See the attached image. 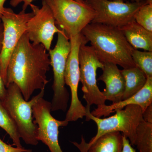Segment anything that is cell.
I'll return each instance as SVG.
<instances>
[{"label": "cell", "mask_w": 152, "mask_h": 152, "mask_svg": "<svg viewBox=\"0 0 152 152\" xmlns=\"http://www.w3.org/2000/svg\"><path fill=\"white\" fill-rule=\"evenodd\" d=\"M131 2H140L144 0H129Z\"/></svg>", "instance_id": "30"}, {"label": "cell", "mask_w": 152, "mask_h": 152, "mask_svg": "<svg viewBox=\"0 0 152 152\" xmlns=\"http://www.w3.org/2000/svg\"><path fill=\"white\" fill-rule=\"evenodd\" d=\"M84 42L80 47L79 53L80 82L83 93V98L86 102V109L90 110L93 104H105V98L99 89L97 81V70L102 69L104 64L101 62L91 46Z\"/></svg>", "instance_id": "7"}, {"label": "cell", "mask_w": 152, "mask_h": 152, "mask_svg": "<svg viewBox=\"0 0 152 152\" xmlns=\"http://www.w3.org/2000/svg\"><path fill=\"white\" fill-rule=\"evenodd\" d=\"M58 34V39L55 48L48 51L50 66L53 72L54 80L52 86L53 96L51 103V111L67 109L69 94L65 86V72L67 61L71 49V43L64 30Z\"/></svg>", "instance_id": "6"}, {"label": "cell", "mask_w": 152, "mask_h": 152, "mask_svg": "<svg viewBox=\"0 0 152 152\" xmlns=\"http://www.w3.org/2000/svg\"><path fill=\"white\" fill-rule=\"evenodd\" d=\"M152 103V77L147 78L146 83L140 91L130 97L112 104L98 106L91 113L97 118L106 117L130 105H136L141 107L142 112Z\"/></svg>", "instance_id": "13"}, {"label": "cell", "mask_w": 152, "mask_h": 152, "mask_svg": "<svg viewBox=\"0 0 152 152\" xmlns=\"http://www.w3.org/2000/svg\"><path fill=\"white\" fill-rule=\"evenodd\" d=\"M81 34L90 42L100 61L110 63L124 69L136 66L132 57L134 49L125 38L121 28L91 23Z\"/></svg>", "instance_id": "2"}, {"label": "cell", "mask_w": 152, "mask_h": 152, "mask_svg": "<svg viewBox=\"0 0 152 152\" xmlns=\"http://www.w3.org/2000/svg\"><path fill=\"white\" fill-rule=\"evenodd\" d=\"M29 6L34 15L28 22L26 34L32 43L42 44L49 51L54 36L61 29L57 27L51 11L45 0L42 1L41 8L32 4Z\"/></svg>", "instance_id": "12"}, {"label": "cell", "mask_w": 152, "mask_h": 152, "mask_svg": "<svg viewBox=\"0 0 152 152\" xmlns=\"http://www.w3.org/2000/svg\"><path fill=\"white\" fill-rule=\"evenodd\" d=\"M34 0H11L10 1V4L13 7H16L19 4L23 2V10L26 11L30 5Z\"/></svg>", "instance_id": "23"}, {"label": "cell", "mask_w": 152, "mask_h": 152, "mask_svg": "<svg viewBox=\"0 0 152 152\" xmlns=\"http://www.w3.org/2000/svg\"><path fill=\"white\" fill-rule=\"evenodd\" d=\"M123 134L120 132L106 133L88 147L87 152H122Z\"/></svg>", "instance_id": "17"}, {"label": "cell", "mask_w": 152, "mask_h": 152, "mask_svg": "<svg viewBox=\"0 0 152 152\" xmlns=\"http://www.w3.org/2000/svg\"><path fill=\"white\" fill-rule=\"evenodd\" d=\"M142 116L144 121L152 124V103L142 112Z\"/></svg>", "instance_id": "24"}, {"label": "cell", "mask_w": 152, "mask_h": 152, "mask_svg": "<svg viewBox=\"0 0 152 152\" xmlns=\"http://www.w3.org/2000/svg\"><path fill=\"white\" fill-rule=\"evenodd\" d=\"M6 92H7V88L0 71V99L2 100L5 96Z\"/></svg>", "instance_id": "26"}, {"label": "cell", "mask_w": 152, "mask_h": 152, "mask_svg": "<svg viewBox=\"0 0 152 152\" xmlns=\"http://www.w3.org/2000/svg\"><path fill=\"white\" fill-rule=\"evenodd\" d=\"M135 21L152 32V5L146 4L140 7L134 17Z\"/></svg>", "instance_id": "21"}, {"label": "cell", "mask_w": 152, "mask_h": 152, "mask_svg": "<svg viewBox=\"0 0 152 152\" xmlns=\"http://www.w3.org/2000/svg\"><path fill=\"white\" fill-rule=\"evenodd\" d=\"M69 39L71 49L67 61L64 76L65 83L69 87L71 94L70 106L64 120L68 123L83 119L86 116V107L79 99L78 88L80 82L79 50L82 44L87 42L81 34L71 37Z\"/></svg>", "instance_id": "10"}, {"label": "cell", "mask_w": 152, "mask_h": 152, "mask_svg": "<svg viewBox=\"0 0 152 152\" xmlns=\"http://www.w3.org/2000/svg\"><path fill=\"white\" fill-rule=\"evenodd\" d=\"M121 28L129 43L135 49L152 51V32L132 21Z\"/></svg>", "instance_id": "15"}, {"label": "cell", "mask_w": 152, "mask_h": 152, "mask_svg": "<svg viewBox=\"0 0 152 152\" xmlns=\"http://www.w3.org/2000/svg\"><path fill=\"white\" fill-rule=\"evenodd\" d=\"M31 150L23 148L13 147L8 145L0 138V152H32Z\"/></svg>", "instance_id": "22"}, {"label": "cell", "mask_w": 152, "mask_h": 152, "mask_svg": "<svg viewBox=\"0 0 152 152\" xmlns=\"http://www.w3.org/2000/svg\"><path fill=\"white\" fill-rule=\"evenodd\" d=\"M123 146L122 152H136L127 138L123 135Z\"/></svg>", "instance_id": "25"}, {"label": "cell", "mask_w": 152, "mask_h": 152, "mask_svg": "<svg viewBox=\"0 0 152 152\" xmlns=\"http://www.w3.org/2000/svg\"><path fill=\"white\" fill-rule=\"evenodd\" d=\"M125 82L124 91L122 100L130 97L142 88L147 81L145 74L137 66L121 70Z\"/></svg>", "instance_id": "16"}, {"label": "cell", "mask_w": 152, "mask_h": 152, "mask_svg": "<svg viewBox=\"0 0 152 152\" xmlns=\"http://www.w3.org/2000/svg\"><path fill=\"white\" fill-rule=\"evenodd\" d=\"M50 66V56L45 47L32 43L25 33L9 60L6 87L15 84L25 100L29 101L36 90L45 89L49 82L46 74Z\"/></svg>", "instance_id": "1"}, {"label": "cell", "mask_w": 152, "mask_h": 152, "mask_svg": "<svg viewBox=\"0 0 152 152\" xmlns=\"http://www.w3.org/2000/svg\"><path fill=\"white\" fill-rule=\"evenodd\" d=\"M6 88L5 96L2 101L15 124L20 137L28 145H37L39 143L37 138V127L33 120V107L43 98L45 89L40 90L37 95L27 101L15 84H10Z\"/></svg>", "instance_id": "4"}, {"label": "cell", "mask_w": 152, "mask_h": 152, "mask_svg": "<svg viewBox=\"0 0 152 152\" xmlns=\"http://www.w3.org/2000/svg\"><path fill=\"white\" fill-rule=\"evenodd\" d=\"M0 127L1 128L10 136L14 145L18 148H23L21 144L20 137L17 130V127L13 120L1 100L0 99Z\"/></svg>", "instance_id": "19"}, {"label": "cell", "mask_w": 152, "mask_h": 152, "mask_svg": "<svg viewBox=\"0 0 152 152\" xmlns=\"http://www.w3.org/2000/svg\"><path fill=\"white\" fill-rule=\"evenodd\" d=\"M142 110L140 107L136 105H130L124 109L117 111L115 115L106 118H101L93 115L90 110H86V121L92 120L97 126L96 135L88 143H86L83 136L81 142L78 143L72 142L80 152H87L88 147L99 138L106 133L118 132L123 133V135L127 138L131 145L135 146L136 131L141 122L142 121Z\"/></svg>", "instance_id": "3"}, {"label": "cell", "mask_w": 152, "mask_h": 152, "mask_svg": "<svg viewBox=\"0 0 152 152\" xmlns=\"http://www.w3.org/2000/svg\"><path fill=\"white\" fill-rule=\"evenodd\" d=\"M125 1L85 0L95 11V17L91 23L121 28L134 20L139 9L147 4L145 0L140 2Z\"/></svg>", "instance_id": "9"}, {"label": "cell", "mask_w": 152, "mask_h": 152, "mask_svg": "<svg viewBox=\"0 0 152 152\" xmlns=\"http://www.w3.org/2000/svg\"><path fill=\"white\" fill-rule=\"evenodd\" d=\"M6 1V0H0V21H1V17L3 11L5 8L4 5Z\"/></svg>", "instance_id": "28"}, {"label": "cell", "mask_w": 152, "mask_h": 152, "mask_svg": "<svg viewBox=\"0 0 152 152\" xmlns=\"http://www.w3.org/2000/svg\"><path fill=\"white\" fill-rule=\"evenodd\" d=\"M132 57L136 66L143 72L147 78L152 77V51H141L134 49Z\"/></svg>", "instance_id": "20"}, {"label": "cell", "mask_w": 152, "mask_h": 152, "mask_svg": "<svg viewBox=\"0 0 152 152\" xmlns=\"http://www.w3.org/2000/svg\"><path fill=\"white\" fill-rule=\"evenodd\" d=\"M103 73L98 79L105 84L102 91L106 100L113 103L121 101L124 91L125 82L121 71L117 65L110 63L104 64Z\"/></svg>", "instance_id": "14"}, {"label": "cell", "mask_w": 152, "mask_h": 152, "mask_svg": "<svg viewBox=\"0 0 152 152\" xmlns=\"http://www.w3.org/2000/svg\"><path fill=\"white\" fill-rule=\"evenodd\" d=\"M147 4L152 5V0H145Z\"/></svg>", "instance_id": "31"}, {"label": "cell", "mask_w": 152, "mask_h": 152, "mask_svg": "<svg viewBox=\"0 0 152 152\" xmlns=\"http://www.w3.org/2000/svg\"><path fill=\"white\" fill-rule=\"evenodd\" d=\"M50 102L41 98L33 107L34 122L37 126V138L46 145L50 152H64L59 143V128L69 123L56 119L52 116Z\"/></svg>", "instance_id": "11"}, {"label": "cell", "mask_w": 152, "mask_h": 152, "mask_svg": "<svg viewBox=\"0 0 152 152\" xmlns=\"http://www.w3.org/2000/svg\"><path fill=\"white\" fill-rule=\"evenodd\" d=\"M51 11L58 28L69 38L81 34L92 21L95 11L87 3L75 0H45Z\"/></svg>", "instance_id": "5"}, {"label": "cell", "mask_w": 152, "mask_h": 152, "mask_svg": "<svg viewBox=\"0 0 152 152\" xmlns=\"http://www.w3.org/2000/svg\"><path fill=\"white\" fill-rule=\"evenodd\" d=\"M139 152H152V124L143 120L137 131L135 146Z\"/></svg>", "instance_id": "18"}, {"label": "cell", "mask_w": 152, "mask_h": 152, "mask_svg": "<svg viewBox=\"0 0 152 152\" xmlns=\"http://www.w3.org/2000/svg\"><path fill=\"white\" fill-rule=\"evenodd\" d=\"M75 1L78 2L82 3V4H84V3H86L85 0H75Z\"/></svg>", "instance_id": "29"}, {"label": "cell", "mask_w": 152, "mask_h": 152, "mask_svg": "<svg viewBox=\"0 0 152 152\" xmlns=\"http://www.w3.org/2000/svg\"><path fill=\"white\" fill-rule=\"evenodd\" d=\"M3 36V26L2 23L0 21V52L1 49Z\"/></svg>", "instance_id": "27"}, {"label": "cell", "mask_w": 152, "mask_h": 152, "mask_svg": "<svg viewBox=\"0 0 152 152\" xmlns=\"http://www.w3.org/2000/svg\"><path fill=\"white\" fill-rule=\"evenodd\" d=\"M33 13L22 10L16 13L10 8L5 7L1 21L3 26L1 49L0 52V71L6 86L8 65L12 53L22 36L26 33L27 24Z\"/></svg>", "instance_id": "8"}]
</instances>
